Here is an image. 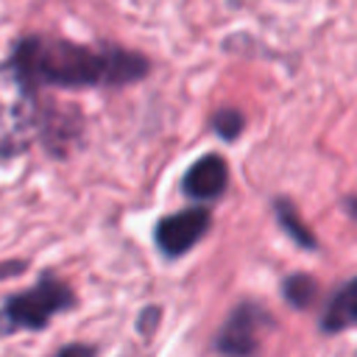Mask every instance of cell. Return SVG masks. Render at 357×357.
Segmentation results:
<instances>
[{
    "mask_svg": "<svg viewBox=\"0 0 357 357\" xmlns=\"http://www.w3.org/2000/svg\"><path fill=\"white\" fill-rule=\"evenodd\" d=\"M39 131V106L33 84L11 61L0 64V153L25 151Z\"/></svg>",
    "mask_w": 357,
    "mask_h": 357,
    "instance_id": "7a4b0ae2",
    "label": "cell"
},
{
    "mask_svg": "<svg viewBox=\"0 0 357 357\" xmlns=\"http://www.w3.org/2000/svg\"><path fill=\"white\" fill-rule=\"evenodd\" d=\"M284 296L293 307H310L318 296V284L312 276H304V273H296L284 282Z\"/></svg>",
    "mask_w": 357,
    "mask_h": 357,
    "instance_id": "9c48e42d",
    "label": "cell"
},
{
    "mask_svg": "<svg viewBox=\"0 0 357 357\" xmlns=\"http://www.w3.org/2000/svg\"><path fill=\"white\" fill-rule=\"evenodd\" d=\"M209 212L195 206V209H184L176 215H167L159 220L156 226V243L167 257H178L184 251H190L209 229Z\"/></svg>",
    "mask_w": 357,
    "mask_h": 357,
    "instance_id": "5b68a950",
    "label": "cell"
},
{
    "mask_svg": "<svg viewBox=\"0 0 357 357\" xmlns=\"http://www.w3.org/2000/svg\"><path fill=\"white\" fill-rule=\"evenodd\" d=\"M50 357H95V349L92 346H84V343H70V346L59 349Z\"/></svg>",
    "mask_w": 357,
    "mask_h": 357,
    "instance_id": "8fae6325",
    "label": "cell"
},
{
    "mask_svg": "<svg viewBox=\"0 0 357 357\" xmlns=\"http://www.w3.org/2000/svg\"><path fill=\"white\" fill-rule=\"evenodd\" d=\"M276 218H279L282 229H284L298 245H304V248H312V245H315L312 231L304 226V220L298 218V212L293 209V204H290L287 198H279V201H276Z\"/></svg>",
    "mask_w": 357,
    "mask_h": 357,
    "instance_id": "ba28073f",
    "label": "cell"
},
{
    "mask_svg": "<svg viewBox=\"0 0 357 357\" xmlns=\"http://www.w3.org/2000/svg\"><path fill=\"white\" fill-rule=\"evenodd\" d=\"M14 64L31 84L53 86H123L148 73V61L139 53L39 33L17 42Z\"/></svg>",
    "mask_w": 357,
    "mask_h": 357,
    "instance_id": "6da1fadb",
    "label": "cell"
},
{
    "mask_svg": "<svg viewBox=\"0 0 357 357\" xmlns=\"http://www.w3.org/2000/svg\"><path fill=\"white\" fill-rule=\"evenodd\" d=\"M268 326V312L257 304H240L237 310H231L229 321L220 329L218 337V351H223L226 357H251L259 349V337L262 329Z\"/></svg>",
    "mask_w": 357,
    "mask_h": 357,
    "instance_id": "277c9868",
    "label": "cell"
},
{
    "mask_svg": "<svg viewBox=\"0 0 357 357\" xmlns=\"http://www.w3.org/2000/svg\"><path fill=\"white\" fill-rule=\"evenodd\" d=\"M212 126L215 131L223 137V139H234L240 131H243V114L237 109H220L215 117H212Z\"/></svg>",
    "mask_w": 357,
    "mask_h": 357,
    "instance_id": "30bf717a",
    "label": "cell"
},
{
    "mask_svg": "<svg viewBox=\"0 0 357 357\" xmlns=\"http://www.w3.org/2000/svg\"><path fill=\"white\" fill-rule=\"evenodd\" d=\"M73 304H75L73 290L61 279L45 273L36 282V287H31L20 296H11L3 304V310H0V335H11V332H20V329H42L56 312H61Z\"/></svg>",
    "mask_w": 357,
    "mask_h": 357,
    "instance_id": "3957f363",
    "label": "cell"
},
{
    "mask_svg": "<svg viewBox=\"0 0 357 357\" xmlns=\"http://www.w3.org/2000/svg\"><path fill=\"white\" fill-rule=\"evenodd\" d=\"M351 212L357 215V198H351Z\"/></svg>",
    "mask_w": 357,
    "mask_h": 357,
    "instance_id": "7c38bea8",
    "label": "cell"
},
{
    "mask_svg": "<svg viewBox=\"0 0 357 357\" xmlns=\"http://www.w3.org/2000/svg\"><path fill=\"white\" fill-rule=\"evenodd\" d=\"M349 326H357V276L346 282L343 287H337V293L329 298L324 318H321V329L329 335L349 329Z\"/></svg>",
    "mask_w": 357,
    "mask_h": 357,
    "instance_id": "52a82bcc",
    "label": "cell"
},
{
    "mask_svg": "<svg viewBox=\"0 0 357 357\" xmlns=\"http://www.w3.org/2000/svg\"><path fill=\"white\" fill-rule=\"evenodd\" d=\"M229 184V165L223 156L218 153H206L201 156L190 170H187V178H184V190L198 198V201H209V198H218Z\"/></svg>",
    "mask_w": 357,
    "mask_h": 357,
    "instance_id": "8992f818",
    "label": "cell"
}]
</instances>
